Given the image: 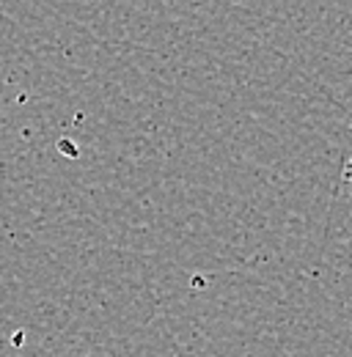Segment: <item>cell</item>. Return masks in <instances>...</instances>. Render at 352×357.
<instances>
[{
    "label": "cell",
    "instance_id": "6da1fadb",
    "mask_svg": "<svg viewBox=\"0 0 352 357\" xmlns=\"http://www.w3.org/2000/svg\"><path fill=\"white\" fill-rule=\"evenodd\" d=\"M344 178H347V184H350V190H352V154H350V162H347V168H344Z\"/></svg>",
    "mask_w": 352,
    "mask_h": 357
}]
</instances>
